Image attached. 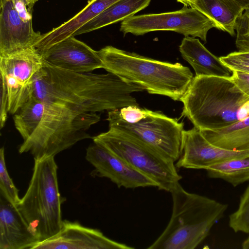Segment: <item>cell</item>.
Masks as SVG:
<instances>
[{"instance_id":"cell-1","label":"cell","mask_w":249,"mask_h":249,"mask_svg":"<svg viewBox=\"0 0 249 249\" xmlns=\"http://www.w3.org/2000/svg\"><path fill=\"white\" fill-rule=\"evenodd\" d=\"M144 89L117 75L77 72L61 69L44 60L34 75L32 96L81 113L113 110L139 104L132 96Z\"/></svg>"},{"instance_id":"cell-2","label":"cell","mask_w":249,"mask_h":249,"mask_svg":"<svg viewBox=\"0 0 249 249\" xmlns=\"http://www.w3.org/2000/svg\"><path fill=\"white\" fill-rule=\"evenodd\" d=\"M181 115L200 130H215L249 116V97L231 77L195 76L181 100Z\"/></svg>"},{"instance_id":"cell-3","label":"cell","mask_w":249,"mask_h":249,"mask_svg":"<svg viewBox=\"0 0 249 249\" xmlns=\"http://www.w3.org/2000/svg\"><path fill=\"white\" fill-rule=\"evenodd\" d=\"M103 69L128 83L141 86L149 93L181 101L194 76L181 63L148 58L107 46L98 51Z\"/></svg>"},{"instance_id":"cell-4","label":"cell","mask_w":249,"mask_h":249,"mask_svg":"<svg viewBox=\"0 0 249 249\" xmlns=\"http://www.w3.org/2000/svg\"><path fill=\"white\" fill-rule=\"evenodd\" d=\"M173 208L166 228L148 249H194L208 236L228 205L188 192L178 183L170 192Z\"/></svg>"},{"instance_id":"cell-5","label":"cell","mask_w":249,"mask_h":249,"mask_svg":"<svg viewBox=\"0 0 249 249\" xmlns=\"http://www.w3.org/2000/svg\"><path fill=\"white\" fill-rule=\"evenodd\" d=\"M54 157L36 159L28 188L17 207L39 242L61 230L62 198Z\"/></svg>"},{"instance_id":"cell-6","label":"cell","mask_w":249,"mask_h":249,"mask_svg":"<svg viewBox=\"0 0 249 249\" xmlns=\"http://www.w3.org/2000/svg\"><path fill=\"white\" fill-rule=\"evenodd\" d=\"M44 104L42 119L31 136L20 145V154L29 152L34 160L54 157L78 142L91 138L87 131L100 121L96 113H81L54 104Z\"/></svg>"},{"instance_id":"cell-7","label":"cell","mask_w":249,"mask_h":249,"mask_svg":"<svg viewBox=\"0 0 249 249\" xmlns=\"http://www.w3.org/2000/svg\"><path fill=\"white\" fill-rule=\"evenodd\" d=\"M92 138L152 179L159 190L170 192L182 178L173 160L123 133L109 128Z\"/></svg>"},{"instance_id":"cell-8","label":"cell","mask_w":249,"mask_h":249,"mask_svg":"<svg viewBox=\"0 0 249 249\" xmlns=\"http://www.w3.org/2000/svg\"><path fill=\"white\" fill-rule=\"evenodd\" d=\"M107 120L112 129L156 150L176 162L181 153L184 123L161 112L152 111L146 118L135 123L124 121L118 109L109 110Z\"/></svg>"},{"instance_id":"cell-9","label":"cell","mask_w":249,"mask_h":249,"mask_svg":"<svg viewBox=\"0 0 249 249\" xmlns=\"http://www.w3.org/2000/svg\"><path fill=\"white\" fill-rule=\"evenodd\" d=\"M215 24L196 9L184 6L180 10L159 14L133 16L122 21L120 31L125 36L130 33L142 36L149 32L172 31L185 36L198 37L207 42L209 31Z\"/></svg>"},{"instance_id":"cell-10","label":"cell","mask_w":249,"mask_h":249,"mask_svg":"<svg viewBox=\"0 0 249 249\" xmlns=\"http://www.w3.org/2000/svg\"><path fill=\"white\" fill-rule=\"evenodd\" d=\"M44 59L35 47L0 56V74L4 77L8 97V112L15 114L32 96L35 74Z\"/></svg>"},{"instance_id":"cell-11","label":"cell","mask_w":249,"mask_h":249,"mask_svg":"<svg viewBox=\"0 0 249 249\" xmlns=\"http://www.w3.org/2000/svg\"><path fill=\"white\" fill-rule=\"evenodd\" d=\"M249 155V150H230L213 145L194 126L183 131L181 153L175 165L178 168L207 170L213 165Z\"/></svg>"},{"instance_id":"cell-12","label":"cell","mask_w":249,"mask_h":249,"mask_svg":"<svg viewBox=\"0 0 249 249\" xmlns=\"http://www.w3.org/2000/svg\"><path fill=\"white\" fill-rule=\"evenodd\" d=\"M86 159L94 167V175L109 179L118 188L157 187L152 179L100 144L88 147Z\"/></svg>"},{"instance_id":"cell-13","label":"cell","mask_w":249,"mask_h":249,"mask_svg":"<svg viewBox=\"0 0 249 249\" xmlns=\"http://www.w3.org/2000/svg\"><path fill=\"white\" fill-rule=\"evenodd\" d=\"M114 241L100 231L82 226L78 222L63 221L55 235L38 242L32 249H133Z\"/></svg>"},{"instance_id":"cell-14","label":"cell","mask_w":249,"mask_h":249,"mask_svg":"<svg viewBox=\"0 0 249 249\" xmlns=\"http://www.w3.org/2000/svg\"><path fill=\"white\" fill-rule=\"evenodd\" d=\"M45 61L57 68L77 72H88L103 68L98 51L74 36H70L40 52Z\"/></svg>"},{"instance_id":"cell-15","label":"cell","mask_w":249,"mask_h":249,"mask_svg":"<svg viewBox=\"0 0 249 249\" xmlns=\"http://www.w3.org/2000/svg\"><path fill=\"white\" fill-rule=\"evenodd\" d=\"M40 35L22 20L12 0L0 4V56L34 47Z\"/></svg>"},{"instance_id":"cell-16","label":"cell","mask_w":249,"mask_h":249,"mask_svg":"<svg viewBox=\"0 0 249 249\" xmlns=\"http://www.w3.org/2000/svg\"><path fill=\"white\" fill-rule=\"evenodd\" d=\"M38 242L17 206L0 196V249H32Z\"/></svg>"},{"instance_id":"cell-17","label":"cell","mask_w":249,"mask_h":249,"mask_svg":"<svg viewBox=\"0 0 249 249\" xmlns=\"http://www.w3.org/2000/svg\"><path fill=\"white\" fill-rule=\"evenodd\" d=\"M119 0H89L84 8L71 18L51 31L41 34L34 47L39 52H42L73 36L82 26Z\"/></svg>"},{"instance_id":"cell-18","label":"cell","mask_w":249,"mask_h":249,"mask_svg":"<svg viewBox=\"0 0 249 249\" xmlns=\"http://www.w3.org/2000/svg\"><path fill=\"white\" fill-rule=\"evenodd\" d=\"M182 58L193 68L196 76L230 77L232 71L201 43L199 39L185 36L179 46Z\"/></svg>"},{"instance_id":"cell-19","label":"cell","mask_w":249,"mask_h":249,"mask_svg":"<svg viewBox=\"0 0 249 249\" xmlns=\"http://www.w3.org/2000/svg\"><path fill=\"white\" fill-rule=\"evenodd\" d=\"M192 7L212 20L216 29L231 36L235 34L236 20L244 11L232 0H196Z\"/></svg>"},{"instance_id":"cell-20","label":"cell","mask_w":249,"mask_h":249,"mask_svg":"<svg viewBox=\"0 0 249 249\" xmlns=\"http://www.w3.org/2000/svg\"><path fill=\"white\" fill-rule=\"evenodd\" d=\"M151 0H120L79 28L73 35L87 33L123 21L146 8Z\"/></svg>"},{"instance_id":"cell-21","label":"cell","mask_w":249,"mask_h":249,"mask_svg":"<svg viewBox=\"0 0 249 249\" xmlns=\"http://www.w3.org/2000/svg\"><path fill=\"white\" fill-rule=\"evenodd\" d=\"M200 131L216 146L230 150H249V116L221 129Z\"/></svg>"},{"instance_id":"cell-22","label":"cell","mask_w":249,"mask_h":249,"mask_svg":"<svg viewBox=\"0 0 249 249\" xmlns=\"http://www.w3.org/2000/svg\"><path fill=\"white\" fill-rule=\"evenodd\" d=\"M44 110V103L32 96L14 114L15 127L24 141L29 138L38 127Z\"/></svg>"},{"instance_id":"cell-23","label":"cell","mask_w":249,"mask_h":249,"mask_svg":"<svg viewBox=\"0 0 249 249\" xmlns=\"http://www.w3.org/2000/svg\"><path fill=\"white\" fill-rule=\"evenodd\" d=\"M206 171L209 178L222 179L235 187L249 181V155L213 165Z\"/></svg>"},{"instance_id":"cell-24","label":"cell","mask_w":249,"mask_h":249,"mask_svg":"<svg viewBox=\"0 0 249 249\" xmlns=\"http://www.w3.org/2000/svg\"><path fill=\"white\" fill-rule=\"evenodd\" d=\"M229 224L235 232L249 234V185L240 197L238 209L229 216Z\"/></svg>"},{"instance_id":"cell-25","label":"cell","mask_w":249,"mask_h":249,"mask_svg":"<svg viewBox=\"0 0 249 249\" xmlns=\"http://www.w3.org/2000/svg\"><path fill=\"white\" fill-rule=\"evenodd\" d=\"M0 196L12 204L17 206L20 201L17 188L7 171L4 156V148L0 150Z\"/></svg>"},{"instance_id":"cell-26","label":"cell","mask_w":249,"mask_h":249,"mask_svg":"<svg viewBox=\"0 0 249 249\" xmlns=\"http://www.w3.org/2000/svg\"><path fill=\"white\" fill-rule=\"evenodd\" d=\"M234 29L236 32L235 45L238 51L249 52V7L237 18Z\"/></svg>"},{"instance_id":"cell-27","label":"cell","mask_w":249,"mask_h":249,"mask_svg":"<svg viewBox=\"0 0 249 249\" xmlns=\"http://www.w3.org/2000/svg\"><path fill=\"white\" fill-rule=\"evenodd\" d=\"M219 58L232 71L249 73V52H234Z\"/></svg>"},{"instance_id":"cell-28","label":"cell","mask_w":249,"mask_h":249,"mask_svg":"<svg viewBox=\"0 0 249 249\" xmlns=\"http://www.w3.org/2000/svg\"><path fill=\"white\" fill-rule=\"evenodd\" d=\"M122 118L130 124L137 123L148 116L152 110L137 106H128L118 109Z\"/></svg>"},{"instance_id":"cell-29","label":"cell","mask_w":249,"mask_h":249,"mask_svg":"<svg viewBox=\"0 0 249 249\" xmlns=\"http://www.w3.org/2000/svg\"><path fill=\"white\" fill-rule=\"evenodd\" d=\"M0 74V126L2 128L6 122L8 112V97L6 82L4 76Z\"/></svg>"},{"instance_id":"cell-30","label":"cell","mask_w":249,"mask_h":249,"mask_svg":"<svg viewBox=\"0 0 249 249\" xmlns=\"http://www.w3.org/2000/svg\"><path fill=\"white\" fill-rule=\"evenodd\" d=\"M15 8L22 20L32 24V8L27 0H12Z\"/></svg>"},{"instance_id":"cell-31","label":"cell","mask_w":249,"mask_h":249,"mask_svg":"<svg viewBox=\"0 0 249 249\" xmlns=\"http://www.w3.org/2000/svg\"><path fill=\"white\" fill-rule=\"evenodd\" d=\"M231 78L238 88L249 97V73L232 71Z\"/></svg>"},{"instance_id":"cell-32","label":"cell","mask_w":249,"mask_h":249,"mask_svg":"<svg viewBox=\"0 0 249 249\" xmlns=\"http://www.w3.org/2000/svg\"><path fill=\"white\" fill-rule=\"evenodd\" d=\"M240 5L244 10L249 7V0H232Z\"/></svg>"},{"instance_id":"cell-33","label":"cell","mask_w":249,"mask_h":249,"mask_svg":"<svg viewBox=\"0 0 249 249\" xmlns=\"http://www.w3.org/2000/svg\"><path fill=\"white\" fill-rule=\"evenodd\" d=\"M178 2H180L185 6L192 7L195 3L196 0H176Z\"/></svg>"},{"instance_id":"cell-34","label":"cell","mask_w":249,"mask_h":249,"mask_svg":"<svg viewBox=\"0 0 249 249\" xmlns=\"http://www.w3.org/2000/svg\"><path fill=\"white\" fill-rule=\"evenodd\" d=\"M244 244L245 248L247 249H249V236L244 241Z\"/></svg>"},{"instance_id":"cell-35","label":"cell","mask_w":249,"mask_h":249,"mask_svg":"<svg viewBox=\"0 0 249 249\" xmlns=\"http://www.w3.org/2000/svg\"><path fill=\"white\" fill-rule=\"evenodd\" d=\"M30 7L33 8V6L36 2V0H27Z\"/></svg>"},{"instance_id":"cell-36","label":"cell","mask_w":249,"mask_h":249,"mask_svg":"<svg viewBox=\"0 0 249 249\" xmlns=\"http://www.w3.org/2000/svg\"><path fill=\"white\" fill-rule=\"evenodd\" d=\"M5 0H0V4L2 3Z\"/></svg>"},{"instance_id":"cell-37","label":"cell","mask_w":249,"mask_h":249,"mask_svg":"<svg viewBox=\"0 0 249 249\" xmlns=\"http://www.w3.org/2000/svg\"><path fill=\"white\" fill-rule=\"evenodd\" d=\"M36 0V1H38V0Z\"/></svg>"}]
</instances>
